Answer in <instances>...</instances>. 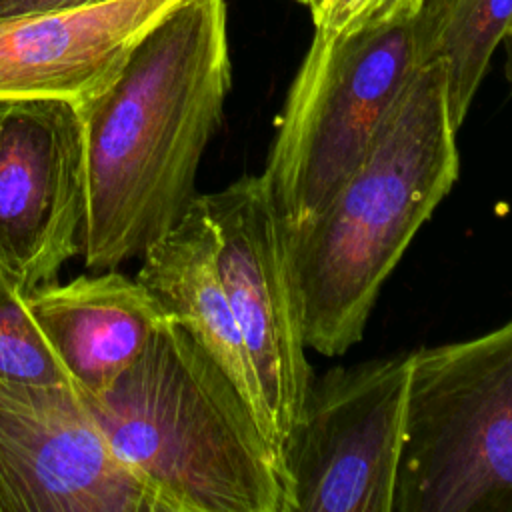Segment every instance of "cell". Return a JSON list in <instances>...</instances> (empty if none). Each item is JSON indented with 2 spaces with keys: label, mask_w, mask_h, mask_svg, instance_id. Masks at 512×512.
Here are the masks:
<instances>
[{
  "label": "cell",
  "mask_w": 512,
  "mask_h": 512,
  "mask_svg": "<svg viewBox=\"0 0 512 512\" xmlns=\"http://www.w3.org/2000/svg\"><path fill=\"white\" fill-rule=\"evenodd\" d=\"M426 0H312L314 30L348 32L364 26L412 18Z\"/></svg>",
  "instance_id": "obj_15"
},
{
  "label": "cell",
  "mask_w": 512,
  "mask_h": 512,
  "mask_svg": "<svg viewBox=\"0 0 512 512\" xmlns=\"http://www.w3.org/2000/svg\"><path fill=\"white\" fill-rule=\"evenodd\" d=\"M106 0H0V20L38 14V12H52V10H68L78 6H90Z\"/></svg>",
  "instance_id": "obj_16"
},
{
  "label": "cell",
  "mask_w": 512,
  "mask_h": 512,
  "mask_svg": "<svg viewBox=\"0 0 512 512\" xmlns=\"http://www.w3.org/2000/svg\"><path fill=\"white\" fill-rule=\"evenodd\" d=\"M200 196L214 224L218 268L250 366L256 418L282 462L314 376L284 228L262 174Z\"/></svg>",
  "instance_id": "obj_7"
},
{
  "label": "cell",
  "mask_w": 512,
  "mask_h": 512,
  "mask_svg": "<svg viewBox=\"0 0 512 512\" xmlns=\"http://www.w3.org/2000/svg\"><path fill=\"white\" fill-rule=\"evenodd\" d=\"M392 512H512V320L414 350Z\"/></svg>",
  "instance_id": "obj_5"
},
{
  "label": "cell",
  "mask_w": 512,
  "mask_h": 512,
  "mask_svg": "<svg viewBox=\"0 0 512 512\" xmlns=\"http://www.w3.org/2000/svg\"><path fill=\"white\" fill-rule=\"evenodd\" d=\"M426 62L418 16L348 32L314 30L262 172L284 232L322 210Z\"/></svg>",
  "instance_id": "obj_4"
},
{
  "label": "cell",
  "mask_w": 512,
  "mask_h": 512,
  "mask_svg": "<svg viewBox=\"0 0 512 512\" xmlns=\"http://www.w3.org/2000/svg\"><path fill=\"white\" fill-rule=\"evenodd\" d=\"M26 300L72 384L90 394L108 390L168 320L154 296L116 268L40 286Z\"/></svg>",
  "instance_id": "obj_11"
},
{
  "label": "cell",
  "mask_w": 512,
  "mask_h": 512,
  "mask_svg": "<svg viewBox=\"0 0 512 512\" xmlns=\"http://www.w3.org/2000/svg\"><path fill=\"white\" fill-rule=\"evenodd\" d=\"M504 42V52H506V62H504V74H506V80L510 84V90H512V28L508 30L506 38L502 40Z\"/></svg>",
  "instance_id": "obj_17"
},
{
  "label": "cell",
  "mask_w": 512,
  "mask_h": 512,
  "mask_svg": "<svg viewBox=\"0 0 512 512\" xmlns=\"http://www.w3.org/2000/svg\"><path fill=\"white\" fill-rule=\"evenodd\" d=\"M232 86L226 0H184L78 106L88 214L82 258L112 270L140 258L196 200L202 154Z\"/></svg>",
  "instance_id": "obj_1"
},
{
  "label": "cell",
  "mask_w": 512,
  "mask_h": 512,
  "mask_svg": "<svg viewBox=\"0 0 512 512\" xmlns=\"http://www.w3.org/2000/svg\"><path fill=\"white\" fill-rule=\"evenodd\" d=\"M136 280L228 374L256 414V392L218 268L210 214L198 194L180 222L144 250Z\"/></svg>",
  "instance_id": "obj_12"
},
{
  "label": "cell",
  "mask_w": 512,
  "mask_h": 512,
  "mask_svg": "<svg viewBox=\"0 0 512 512\" xmlns=\"http://www.w3.org/2000/svg\"><path fill=\"white\" fill-rule=\"evenodd\" d=\"M0 378L28 384L72 382L34 320L26 292L0 264Z\"/></svg>",
  "instance_id": "obj_14"
},
{
  "label": "cell",
  "mask_w": 512,
  "mask_h": 512,
  "mask_svg": "<svg viewBox=\"0 0 512 512\" xmlns=\"http://www.w3.org/2000/svg\"><path fill=\"white\" fill-rule=\"evenodd\" d=\"M0 512H168L72 382L0 378Z\"/></svg>",
  "instance_id": "obj_8"
},
{
  "label": "cell",
  "mask_w": 512,
  "mask_h": 512,
  "mask_svg": "<svg viewBox=\"0 0 512 512\" xmlns=\"http://www.w3.org/2000/svg\"><path fill=\"white\" fill-rule=\"evenodd\" d=\"M416 16L428 60H440L444 68L450 118L460 128L512 28V0H426Z\"/></svg>",
  "instance_id": "obj_13"
},
{
  "label": "cell",
  "mask_w": 512,
  "mask_h": 512,
  "mask_svg": "<svg viewBox=\"0 0 512 512\" xmlns=\"http://www.w3.org/2000/svg\"><path fill=\"white\" fill-rule=\"evenodd\" d=\"M78 392L168 512H282L280 460L252 406L170 318L108 390Z\"/></svg>",
  "instance_id": "obj_3"
},
{
  "label": "cell",
  "mask_w": 512,
  "mask_h": 512,
  "mask_svg": "<svg viewBox=\"0 0 512 512\" xmlns=\"http://www.w3.org/2000/svg\"><path fill=\"white\" fill-rule=\"evenodd\" d=\"M184 0H106L0 20V102L82 104L120 72L134 46Z\"/></svg>",
  "instance_id": "obj_10"
},
{
  "label": "cell",
  "mask_w": 512,
  "mask_h": 512,
  "mask_svg": "<svg viewBox=\"0 0 512 512\" xmlns=\"http://www.w3.org/2000/svg\"><path fill=\"white\" fill-rule=\"evenodd\" d=\"M84 124L66 100L0 102V264L28 294L82 256Z\"/></svg>",
  "instance_id": "obj_9"
},
{
  "label": "cell",
  "mask_w": 512,
  "mask_h": 512,
  "mask_svg": "<svg viewBox=\"0 0 512 512\" xmlns=\"http://www.w3.org/2000/svg\"><path fill=\"white\" fill-rule=\"evenodd\" d=\"M294 2H300V4H304V6H310V4H312V0H294Z\"/></svg>",
  "instance_id": "obj_18"
},
{
  "label": "cell",
  "mask_w": 512,
  "mask_h": 512,
  "mask_svg": "<svg viewBox=\"0 0 512 512\" xmlns=\"http://www.w3.org/2000/svg\"><path fill=\"white\" fill-rule=\"evenodd\" d=\"M412 352L312 376L280 462L282 512H392Z\"/></svg>",
  "instance_id": "obj_6"
},
{
  "label": "cell",
  "mask_w": 512,
  "mask_h": 512,
  "mask_svg": "<svg viewBox=\"0 0 512 512\" xmlns=\"http://www.w3.org/2000/svg\"><path fill=\"white\" fill-rule=\"evenodd\" d=\"M440 60L426 62L322 210L284 232L306 346L358 344L380 288L460 172Z\"/></svg>",
  "instance_id": "obj_2"
}]
</instances>
